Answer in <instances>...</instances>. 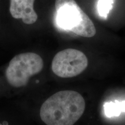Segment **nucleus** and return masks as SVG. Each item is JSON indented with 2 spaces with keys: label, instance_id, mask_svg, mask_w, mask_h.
<instances>
[{
  "label": "nucleus",
  "instance_id": "obj_1",
  "mask_svg": "<svg viewBox=\"0 0 125 125\" xmlns=\"http://www.w3.org/2000/svg\"><path fill=\"white\" fill-rule=\"evenodd\" d=\"M85 108V101L81 94L62 90L43 103L40 117L47 125H74L83 115Z\"/></svg>",
  "mask_w": 125,
  "mask_h": 125
},
{
  "label": "nucleus",
  "instance_id": "obj_2",
  "mask_svg": "<svg viewBox=\"0 0 125 125\" xmlns=\"http://www.w3.org/2000/svg\"><path fill=\"white\" fill-rule=\"evenodd\" d=\"M56 22L61 29L86 38L96 34L93 23L75 0H56Z\"/></svg>",
  "mask_w": 125,
  "mask_h": 125
},
{
  "label": "nucleus",
  "instance_id": "obj_3",
  "mask_svg": "<svg viewBox=\"0 0 125 125\" xmlns=\"http://www.w3.org/2000/svg\"><path fill=\"white\" fill-rule=\"evenodd\" d=\"M43 67V61L35 53L26 52L15 56L9 62L5 74L9 84L15 87L27 85L31 76L40 73Z\"/></svg>",
  "mask_w": 125,
  "mask_h": 125
},
{
  "label": "nucleus",
  "instance_id": "obj_4",
  "mask_svg": "<svg viewBox=\"0 0 125 125\" xmlns=\"http://www.w3.org/2000/svg\"><path fill=\"white\" fill-rule=\"evenodd\" d=\"M88 60L83 53L74 49H66L57 53L52 62V70L61 78L74 77L87 68Z\"/></svg>",
  "mask_w": 125,
  "mask_h": 125
},
{
  "label": "nucleus",
  "instance_id": "obj_5",
  "mask_svg": "<svg viewBox=\"0 0 125 125\" xmlns=\"http://www.w3.org/2000/svg\"><path fill=\"white\" fill-rule=\"evenodd\" d=\"M35 0H10L9 11L12 16L16 19H21L26 24L36 22L38 15L34 9Z\"/></svg>",
  "mask_w": 125,
  "mask_h": 125
},
{
  "label": "nucleus",
  "instance_id": "obj_6",
  "mask_svg": "<svg viewBox=\"0 0 125 125\" xmlns=\"http://www.w3.org/2000/svg\"><path fill=\"white\" fill-rule=\"evenodd\" d=\"M104 112L105 115L108 118L113 116H119L121 112H125V101L119 102H108L104 105Z\"/></svg>",
  "mask_w": 125,
  "mask_h": 125
},
{
  "label": "nucleus",
  "instance_id": "obj_7",
  "mask_svg": "<svg viewBox=\"0 0 125 125\" xmlns=\"http://www.w3.org/2000/svg\"><path fill=\"white\" fill-rule=\"evenodd\" d=\"M114 0H98L97 9L98 15L104 19H107L108 15L113 7Z\"/></svg>",
  "mask_w": 125,
  "mask_h": 125
},
{
  "label": "nucleus",
  "instance_id": "obj_8",
  "mask_svg": "<svg viewBox=\"0 0 125 125\" xmlns=\"http://www.w3.org/2000/svg\"><path fill=\"white\" fill-rule=\"evenodd\" d=\"M0 125H2V124H1V123H0Z\"/></svg>",
  "mask_w": 125,
  "mask_h": 125
}]
</instances>
